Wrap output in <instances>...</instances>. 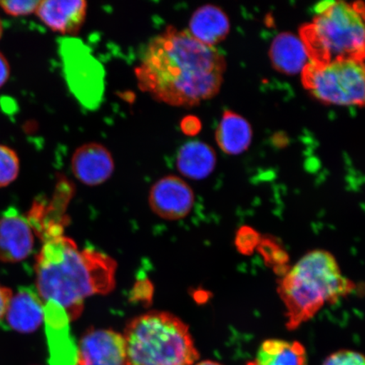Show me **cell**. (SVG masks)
<instances>
[{"label":"cell","instance_id":"cell-1","mask_svg":"<svg viewBox=\"0 0 365 365\" xmlns=\"http://www.w3.org/2000/svg\"><path fill=\"white\" fill-rule=\"evenodd\" d=\"M225 68L215 47L170 26L149 41L135 72L140 89L158 102L190 107L218 93Z\"/></svg>","mask_w":365,"mask_h":365},{"label":"cell","instance_id":"cell-2","mask_svg":"<svg viewBox=\"0 0 365 365\" xmlns=\"http://www.w3.org/2000/svg\"><path fill=\"white\" fill-rule=\"evenodd\" d=\"M36 259V290L43 303L65 309L70 321L81 317L84 301L115 287V261L101 251L80 250L61 234L45 237Z\"/></svg>","mask_w":365,"mask_h":365},{"label":"cell","instance_id":"cell-3","mask_svg":"<svg viewBox=\"0 0 365 365\" xmlns=\"http://www.w3.org/2000/svg\"><path fill=\"white\" fill-rule=\"evenodd\" d=\"M354 289L355 284L342 274L332 254L322 250L309 251L278 282L287 327L297 329L326 304L336 303Z\"/></svg>","mask_w":365,"mask_h":365},{"label":"cell","instance_id":"cell-4","mask_svg":"<svg viewBox=\"0 0 365 365\" xmlns=\"http://www.w3.org/2000/svg\"><path fill=\"white\" fill-rule=\"evenodd\" d=\"M124 365H193L200 358L189 327L171 313L150 312L128 324Z\"/></svg>","mask_w":365,"mask_h":365},{"label":"cell","instance_id":"cell-5","mask_svg":"<svg viewBox=\"0 0 365 365\" xmlns=\"http://www.w3.org/2000/svg\"><path fill=\"white\" fill-rule=\"evenodd\" d=\"M359 4L327 1L318 4L312 22L300 30L299 38L307 46L312 61H364V11Z\"/></svg>","mask_w":365,"mask_h":365},{"label":"cell","instance_id":"cell-6","mask_svg":"<svg viewBox=\"0 0 365 365\" xmlns=\"http://www.w3.org/2000/svg\"><path fill=\"white\" fill-rule=\"evenodd\" d=\"M302 76L305 88L319 101L339 106H364L363 61L354 58L327 63L310 61Z\"/></svg>","mask_w":365,"mask_h":365},{"label":"cell","instance_id":"cell-7","mask_svg":"<svg viewBox=\"0 0 365 365\" xmlns=\"http://www.w3.org/2000/svg\"><path fill=\"white\" fill-rule=\"evenodd\" d=\"M195 204L191 187L181 178L168 175L152 186L149 205L157 216L165 220H180L188 216Z\"/></svg>","mask_w":365,"mask_h":365},{"label":"cell","instance_id":"cell-8","mask_svg":"<svg viewBox=\"0 0 365 365\" xmlns=\"http://www.w3.org/2000/svg\"><path fill=\"white\" fill-rule=\"evenodd\" d=\"M34 230L27 217L15 207L4 212L0 217V261L16 263L33 252Z\"/></svg>","mask_w":365,"mask_h":365},{"label":"cell","instance_id":"cell-9","mask_svg":"<svg viewBox=\"0 0 365 365\" xmlns=\"http://www.w3.org/2000/svg\"><path fill=\"white\" fill-rule=\"evenodd\" d=\"M125 355V341L120 333L93 329L81 337L75 365H124Z\"/></svg>","mask_w":365,"mask_h":365},{"label":"cell","instance_id":"cell-10","mask_svg":"<svg viewBox=\"0 0 365 365\" xmlns=\"http://www.w3.org/2000/svg\"><path fill=\"white\" fill-rule=\"evenodd\" d=\"M71 170L76 179L84 185L97 186L113 175L114 161L111 153L103 145L86 143L73 154Z\"/></svg>","mask_w":365,"mask_h":365},{"label":"cell","instance_id":"cell-11","mask_svg":"<svg viewBox=\"0 0 365 365\" xmlns=\"http://www.w3.org/2000/svg\"><path fill=\"white\" fill-rule=\"evenodd\" d=\"M44 304V322L53 365H75L77 346L70 334L65 309L53 302Z\"/></svg>","mask_w":365,"mask_h":365},{"label":"cell","instance_id":"cell-12","mask_svg":"<svg viewBox=\"0 0 365 365\" xmlns=\"http://www.w3.org/2000/svg\"><path fill=\"white\" fill-rule=\"evenodd\" d=\"M88 8L85 0H41L35 13L52 31L75 35L84 24Z\"/></svg>","mask_w":365,"mask_h":365},{"label":"cell","instance_id":"cell-13","mask_svg":"<svg viewBox=\"0 0 365 365\" xmlns=\"http://www.w3.org/2000/svg\"><path fill=\"white\" fill-rule=\"evenodd\" d=\"M12 330L31 333L44 322V304L35 287H22L12 295L4 318Z\"/></svg>","mask_w":365,"mask_h":365},{"label":"cell","instance_id":"cell-14","mask_svg":"<svg viewBox=\"0 0 365 365\" xmlns=\"http://www.w3.org/2000/svg\"><path fill=\"white\" fill-rule=\"evenodd\" d=\"M270 57L273 67L286 75L302 74L312 61L303 40L287 33L277 35L273 40Z\"/></svg>","mask_w":365,"mask_h":365},{"label":"cell","instance_id":"cell-15","mask_svg":"<svg viewBox=\"0 0 365 365\" xmlns=\"http://www.w3.org/2000/svg\"><path fill=\"white\" fill-rule=\"evenodd\" d=\"M230 31V19L220 8L204 6L191 16L188 31L198 42L215 47L225 39Z\"/></svg>","mask_w":365,"mask_h":365},{"label":"cell","instance_id":"cell-16","mask_svg":"<svg viewBox=\"0 0 365 365\" xmlns=\"http://www.w3.org/2000/svg\"><path fill=\"white\" fill-rule=\"evenodd\" d=\"M217 165L215 150L202 141L182 145L177 154L176 166L182 176L202 180L212 175Z\"/></svg>","mask_w":365,"mask_h":365},{"label":"cell","instance_id":"cell-17","mask_svg":"<svg viewBox=\"0 0 365 365\" xmlns=\"http://www.w3.org/2000/svg\"><path fill=\"white\" fill-rule=\"evenodd\" d=\"M252 129L245 118L232 111L223 113L217 126L218 147L227 155H240L247 150L252 141Z\"/></svg>","mask_w":365,"mask_h":365},{"label":"cell","instance_id":"cell-18","mask_svg":"<svg viewBox=\"0 0 365 365\" xmlns=\"http://www.w3.org/2000/svg\"><path fill=\"white\" fill-rule=\"evenodd\" d=\"M307 350L299 341L268 339L259 346L255 365H308Z\"/></svg>","mask_w":365,"mask_h":365},{"label":"cell","instance_id":"cell-19","mask_svg":"<svg viewBox=\"0 0 365 365\" xmlns=\"http://www.w3.org/2000/svg\"><path fill=\"white\" fill-rule=\"evenodd\" d=\"M20 172V160L15 150L0 145V188L11 185Z\"/></svg>","mask_w":365,"mask_h":365},{"label":"cell","instance_id":"cell-20","mask_svg":"<svg viewBox=\"0 0 365 365\" xmlns=\"http://www.w3.org/2000/svg\"><path fill=\"white\" fill-rule=\"evenodd\" d=\"M39 0H12V1H0V7L4 12L13 16H29L35 13Z\"/></svg>","mask_w":365,"mask_h":365},{"label":"cell","instance_id":"cell-21","mask_svg":"<svg viewBox=\"0 0 365 365\" xmlns=\"http://www.w3.org/2000/svg\"><path fill=\"white\" fill-rule=\"evenodd\" d=\"M322 365H365L363 354L352 350H340L327 357Z\"/></svg>","mask_w":365,"mask_h":365},{"label":"cell","instance_id":"cell-22","mask_svg":"<svg viewBox=\"0 0 365 365\" xmlns=\"http://www.w3.org/2000/svg\"><path fill=\"white\" fill-rule=\"evenodd\" d=\"M12 295V291L10 289L0 284V322H2L6 316Z\"/></svg>","mask_w":365,"mask_h":365},{"label":"cell","instance_id":"cell-23","mask_svg":"<svg viewBox=\"0 0 365 365\" xmlns=\"http://www.w3.org/2000/svg\"><path fill=\"white\" fill-rule=\"evenodd\" d=\"M200 129V121L195 117L186 118L182 122V130L186 134L193 135L197 133Z\"/></svg>","mask_w":365,"mask_h":365},{"label":"cell","instance_id":"cell-24","mask_svg":"<svg viewBox=\"0 0 365 365\" xmlns=\"http://www.w3.org/2000/svg\"><path fill=\"white\" fill-rule=\"evenodd\" d=\"M11 67L6 57L0 53V88L6 83L10 77Z\"/></svg>","mask_w":365,"mask_h":365},{"label":"cell","instance_id":"cell-25","mask_svg":"<svg viewBox=\"0 0 365 365\" xmlns=\"http://www.w3.org/2000/svg\"><path fill=\"white\" fill-rule=\"evenodd\" d=\"M195 365H222L215 361H212V360H205V361L200 362L196 364Z\"/></svg>","mask_w":365,"mask_h":365},{"label":"cell","instance_id":"cell-26","mask_svg":"<svg viewBox=\"0 0 365 365\" xmlns=\"http://www.w3.org/2000/svg\"><path fill=\"white\" fill-rule=\"evenodd\" d=\"M2 34H3V24H2L1 19H0V38H1Z\"/></svg>","mask_w":365,"mask_h":365},{"label":"cell","instance_id":"cell-27","mask_svg":"<svg viewBox=\"0 0 365 365\" xmlns=\"http://www.w3.org/2000/svg\"><path fill=\"white\" fill-rule=\"evenodd\" d=\"M247 365H255L253 362L249 363Z\"/></svg>","mask_w":365,"mask_h":365}]
</instances>
